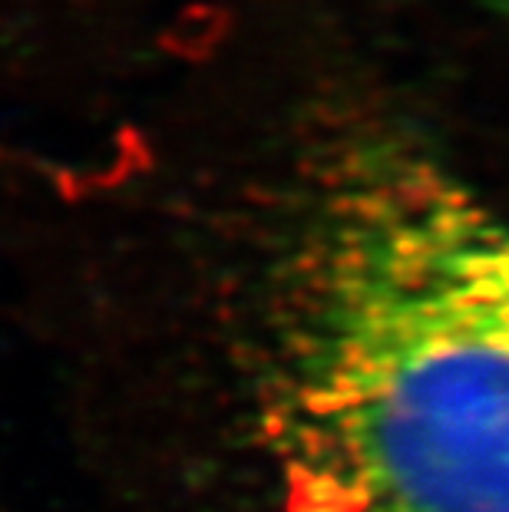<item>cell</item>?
I'll use <instances>...</instances> for the list:
<instances>
[{"label": "cell", "instance_id": "1", "mask_svg": "<svg viewBox=\"0 0 509 512\" xmlns=\"http://www.w3.org/2000/svg\"><path fill=\"white\" fill-rule=\"evenodd\" d=\"M272 387L288 512H509V219L407 136L344 149Z\"/></svg>", "mask_w": 509, "mask_h": 512}, {"label": "cell", "instance_id": "2", "mask_svg": "<svg viewBox=\"0 0 509 512\" xmlns=\"http://www.w3.org/2000/svg\"><path fill=\"white\" fill-rule=\"evenodd\" d=\"M483 4H490L493 10H503V14H509V0H483Z\"/></svg>", "mask_w": 509, "mask_h": 512}]
</instances>
